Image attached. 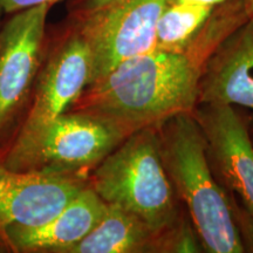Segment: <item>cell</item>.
Segmentation results:
<instances>
[{"label":"cell","mask_w":253,"mask_h":253,"mask_svg":"<svg viewBox=\"0 0 253 253\" xmlns=\"http://www.w3.org/2000/svg\"><path fill=\"white\" fill-rule=\"evenodd\" d=\"M170 2H189V4H197L204 6H211V7H217L226 2L232 1V0H169Z\"/></svg>","instance_id":"obj_17"},{"label":"cell","mask_w":253,"mask_h":253,"mask_svg":"<svg viewBox=\"0 0 253 253\" xmlns=\"http://www.w3.org/2000/svg\"><path fill=\"white\" fill-rule=\"evenodd\" d=\"M168 4L120 0L96 11L71 13L89 47V84L126 60L155 49L157 21Z\"/></svg>","instance_id":"obj_7"},{"label":"cell","mask_w":253,"mask_h":253,"mask_svg":"<svg viewBox=\"0 0 253 253\" xmlns=\"http://www.w3.org/2000/svg\"><path fill=\"white\" fill-rule=\"evenodd\" d=\"M87 185V177L15 171L0 161V240L9 227L38 226L50 220Z\"/></svg>","instance_id":"obj_8"},{"label":"cell","mask_w":253,"mask_h":253,"mask_svg":"<svg viewBox=\"0 0 253 253\" xmlns=\"http://www.w3.org/2000/svg\"><path fill=\"white\" fill-rule=\"evenodd\" d=\"M214 7L189 2H170L157 21L155 49L183 52L213 12Z\"/></svg>","instance_id":"obj_13"},{"label":"cell","mask_w":253,"mask_h":253,"mask_svg":"<svg viewBox=\"0 0 253 253\" xmlns=\"http://www.w3.org/2000/svg\"><path fill=\"white\" fill-rule=\"evenodd\" d=\"M223 40L207 23L183 52L154 49L121 62L88 84L69 110L108 120L126 136L192 112L205 65Z\"/></svg>","instance_id":"obj_1"},{"label":"cell","mask_w":253,"mask_h":253,"mask_svg":"<svg viewBox=\"0 0 253 253\" xmlns=\"http://www.w3.org/2000/svg\"><path fill=\"white\" fill-rule=\"evenodd\" d=\"M157 130L168 176L207 251L245 252L233 207L211 170L207 141L195 114H177Z\"/></svg>","instance_id":"obj_2"},{"label":"cell","mask_w":253,"mask_h":253,"mask_svg":"<svg viewBox=\"0 0 253 253\" xmlns=\"http://www.w3.org/2000/svg\"><path fill=\"white\" fill-rule=\"evenodd\" d=\"M245 8L248 11L250 18L253 17V0H244Z\"/></svg>","instance_id":"obj_18"},{"label":"cell","mask_w":253,"mask_h":253,"mask_svg":"<svg viewBox=\"0 0 253 253\" xmlns=\"http://www.w3.org/2000/svg\"><path fill=\"white\" fill-rule=\"evenodd\" d=\"M126 137L108 120L68 110L39 130L14 138L0 161L15 171H52L88 178Z\"/></svg>","instance_id":"obj_4"},{"label":"cell","mask_w":253,"mask_h":253,"mask_svg":"<svg viewBox=\"0 0 253 253\" xmlns=\"http://www.w3.org/2000/svg\"><path fill=\"white\" fill-rule=\"evenodd\" d=\"M90 80V52L77 21L67 24L47 40L26 115L14 138L39 130L68 112ZM13 138V140H14Z\"/></svg>","instance_id":"obj_6"},{"label":"cell","mask_w":253,"mask_h":253,"mask_svg":"<svg viewBox=\"0 0 253 253\" xmlns=\"http://www.w3.org/2000/svg\"><path fill=\"white\" fill-rule=\"evenodd\" d=\"M162 236L129 211L107 204L96 226L67 253L151 252L160 249Z\"/></svg>","instance_id":"obj_12"},{"label":"cell","mask_w":253,"mask_h":253,"mask_svg":"<svg viewBox=\"0 0 253 253\" xmlns=\"http://www.w3.org/2000/svg\"><path fill=\"white\" fill-rule=\"evenodd\" d=\"M106 209V202L88 184L46 223L9 227L0 240V249L11 252L67 253L96 226Z\"/></svg>","instance_id":"obj_11"},{"label":"cell","mask_w":253,"mask_h":253,"mask_svg":"<svg viewBox=\"0 0 253 253\" xmlns=\"http://www.w3.org/2000/svg\"><path fill=\"white\" fill-rule=\"evenodd\" d=\"M198 103L253 110V17L231 33L209 59L199 82Z\"/></svg>","instance_id":"obj_10"},{"label":"cell","mask_w":253,"mask_h":253,"mask_svg":"<svg viewBox=\"0 0 253 253\" xmlns=\"http://www.w3.org/2000/svg\"><path fill=\"white\" fill-rule=\"evenodd\" d=\"M233 214H235V219L237 226H238L240 237H242L243 244H244V240L246 239V242H249L250 248L253 251V216L248 211H246V213L236 212L235 209H233Z\"/></svg>","instance_id":"obj_15"},{"label":"cell","mask_w":253,"mask_h":253,"mask_svg":"<svg viewBox=\"0 0 253 253\" xmlns=\"http://www.w3.org/2000/svg\"><path fill=\"white\" fill-rule=\"evenodd\" d=\"M50 8L39 5L18 11L0 28V156L13 141L30 106L45 54Z\"/></svg>","instance_id":"obj_5"},{"label":"cell","mask_w":253,"mask_h":253,"mask_svg":"<svg viewBox=\"0 0 253 253\" xmlns=\"http://www.w3.org/2000/svg\"><path fill=\"white\" fill-rule=\"evenodd\" d=\"M62 0H0V8L2 9L4 14L9 15L23 9L36 7L39 5L53 6Z\"/></svg>","instance_id":"obj_14"},{"label":"cell","mask_w":253,"mask_h":253,"mask_svg":"<svg viewBox=\"0 0 253 253\" xmlns=\"http://www.w3.org/2000/svg\"><path fill=\"white\" fill-rule=\"evenodd\" d=\"M120 0H73L71 4V13H84L103 8Z\"/></svg>","instance_id":"obj_16"},{"label":"cell","mask_w":253,"mask_h":253,"mask_svg":"<svg viewBox=\"0 0 253 253\" xmlns=\"http://www.w3.org/2000/svg\"><path fill=\"white\" fill-rule=\"evenodd\" d=\"M203 130L216 177L238 196L253 216V143L248 126L232 106L202 104L195 114Z\"/></svg>","instance_id":"obj_9"},{"label":"cell","mask_w":253,"mask_h":253,"mask_svg":"<svg viewBox=\"0 0 253 253\" xmlns=\"http://www.w3.org/2000/svg\"><path fill=\"white\" fill-rule=\"evenodd\" d=\"M106 202L135 214L158 235L177 223V195L161 155L157 126L132 132L89 173Z\"/></svg>","instance_id":"obj_3"},{"label":"cell","mask_w":253,"mask_h":253,"mask_svg":"<svg viewBox=\"0 0 253 253\" xmlns=\"http://www.w3.org/2000/svg\"><path fill=\"white\" fill-rule=\"evenodd\" d=\"M4 12H2V9L0 8V28H1V25H2V17H4Z\"/></svg>","instance_id":"obj_19"}]
</instances>
